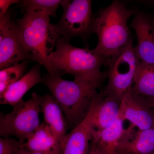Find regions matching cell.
<instances>
[{
    "mask_svg": "<svg viewBox=\"0 0 154 154\" xmlns=\"http://www.w3.org/2000/svg\"><path fill=\"white\" fill-rule=\"evenodd\" d=\"M120 111L122 117L140 130L154 128V109L144 97L131 91L121 100Z\"/></svg>",
    "mask_w": 154,
    "mask_h": 154,
    "instance_id": "ba28073f",
    "label": "cell"
},
{
    "mask_svg": "<svg viewBox=\"0 0 154 154\" xmlns=\"http://www.w3.org/2000/svg\"><path fill=\"white\" fill-rule=\"evenodd\" d=\"M61 0H23L20 7L24 13L42 12L49 17H56V12L62 2Z\"/></svg>",
    "mask_w": 154,
    "mask_h": 154,
    "instance_id": "d6986e66",
    "label": "cell"
},
{
    "mask_svg": "<svg viewBox=\"0 0 154 154\" xmlns=\"http://www.w3.org/2000/svg\"><path fill=\"white\" fill-rule=\"evenodd\" d=\"M42 80L40 66L36 65L0 96V103L1 105L14 107L23 100V96L31 88L38 83L42 82Z\"/></svg>",
    "mask_w": 154,
    "mask_h": 154,
    "instance_id": "9a60e30c",
    "label": "cell"
},
{
    "mask_svg": "<svg viewBox=\"0 0 154 154\" xmlns=\"http://www.w3.org/2000/svg\"><path fill=\"white\" fill-rule=\"evenodd\" d=\"M92 107L85 118L67 134L61 143V154H88L94 127Z\"/></svg>",
    "mask_w": 154,
    "mask_h": 154,
    "instance_id": "4fadbf2b",
    "label": "cell"
},
{
    "mask_svg": "<svg viewBox=\"0 0 154 154\" xmlns=\"http://www.w3.org/2000/svg\"><path fill=\"white\" fill-rule=\"evenodd\" d=\"M131 91L144 98H154V65L140 63Z\"/></svg>",
    "mask_w": 154,
    "mask_h": 154,
    "instance_id": "ac0fdd59",
    "label": "cell"
},
{
    "mask_svg": "<svg viewBox=\"0 0 154 154\" xmlns=\"http://www.w3.org/2000/svg\"><path fill=\"white\" fill-rule=\"evenodd\" d=\"M22 143L11 137L0 138V154H17Z\"/></svg>",
    "mask_w": 154,
    "mask_h": 154,
    "instance_id": "44dd1931",
    "label": "cell"
},
{
    "mask_svg": "<svg viewBox=\"0 0 154 154\" xmlns=\"http://www.w3.org/2000/svg\"><path fill=\"white\" fill-rule=\"evenodd\" d=\"M88 154H103L101 151L96 144L91 141L90 143V148Z\"/></svg>",
    "mask_w": 154,
    "mask_h": 154,
    "instance_id": "cb8c5ba5",
    "label": "cell"
},
{
    "mask_svg": "<svg viewBox=\"0 0 154 154\" xmlns=\"http://www.w3.org/2000/svg\"><path fill=\"white\" fill-rule=\"evenodd\" d=\"M42 83L61 108L68 128L72 130L85 118L98 94L99 86L84 81L65 80L56 73L45 75Z\"/></svg>",
    "mask_w": 154,
    "mask_h": 154,
    "instance_id": "7a4b0ae2",
    "label": "cell"
},
{
    "mask_svg": "<svg viewBox=\"0 0 154 154\" xmlns=\"http://www.w3.org/2000/svg\"><path fill=\"white\" fill-rule=\"evenodd\" d=\"M133 40L107 60L108 82L105 91L121 101L132 89L140 62L134 49Z\"/></svg>",
    "mask_w": 154,
    "mask_h": 154,
    "instance_id": "8992f818",
    "label": "cell"
},
{
    "mask_svg": "<svg viewBox=\"0 0 154 154\" xmlns=\"http://www.w3.org/2000/svg\"><path fill=\"white\" fill-rule=\"evenodd\" d=\"M16 23L30 60L43 65L49 72L47 57L60 36L51 24L49 16L44 12H27Z\"/></svg>",
    "mask_w": 154,
    "mask_h": 154,
    "instance_id": "277c9868",
    "label": "cell"
},
{
    "mask_svg": "<svg viewBox=\"0 0 154 154\" xmlns=\"http://www.w3.org/2000/svg\"><path fill=\"white\" fill-rule=\"evenodd\" d=\"M21 1L18 0H1L0 1V17L6 14L11 5L18 4Z\"/></svg>",
    "mask_w": 154,
    "mask_h": 154,
    "instance_id": "603a6c76",
    "label": "cell"
},
{
    "mask_svg": "<svg viewBox=\"0 0 154 154\" xmlns=\"http://www.w3.org/2000/svg\"><path fill=\"white\" fill-rule=\"evenodd\" d=\"M21 147L29 151L47 154H61L59 140L45 122H42Z\"/></svg>",
    "mask_w": 154,
    "mask_h": 154,
    "instance_id": "5bb4252c",
    "label": "cell"
},
{
    "mask_svg": "<svg viewBox=\"0 0 154 154\" xmlns=\"http://www.w3.org/2000/svg\"><path fill=\"white\" fill-rule=\"evenodd\" d=\"M146 99L149 105L154 109V98H146Z\"/></svg>",
    "mask_w": 154,
    "mask_h": 154,
    "instance_id": "484cf974",
    "label": "cell"
},
{
    "mask_svg": "<svg viewBox=\"0 0 154 154\" xmlns=\"http://www.w3.org/2000/svg\"><path fill=\"white\" fill-rule=\"evenodd\" d=\"M40 106L44 116V122L49 126L61 143L67 134L68 128L63 111L55 99L49 94L42 96Z\"/></svg>",
    "mask_w": 154,
    "mask_h": 154,
    "instance_id": "2e32d148",
    "label": "cell"
},
{
    "mask_svg": "<svg viewBox=\"0 0 154 154\" xmlns=\"http://www.w3.org/2000/svg\"><path fill=\"white\" fill-rule=\"evenodd\" d=\"M17 154H47L37 152H33L29 151L22 147L20 148L17 151Z\"/></svg>",
    "mask_w": 154,
    "mask_h": 154,
    "instance_id": "d4e9b609",
    "label": "cell"
},
{
    "mask_svg": "<svg viewBox=\"0 0 154 154\" xmlns=\"http://www.w3.org/2000/svg\"><path fill=\"white\" fill-rule=\"evenodd\" d=\"M11 11L8 10L5 14L0 17V39L5 36L11 29L13 22L11 19Z\"/></svg>",
    "mask_w": 154,
    "mask_h": 154,
    "instance_id": "7402d4cb",
    "label": "cell"
},
{
    "mask_svg": "<svg viewBox=\"0 0 154 154\" xmlns=\"http://www.w3.org/2000/svg\"><path fill=\"white\" fill-rule=\"evenodd\" d=\"M153 24L154 26V22H153Z\"/></svg>",
    "mask_w": 154,
    "mask_h": 154,
    "instance_id": "4316f807",
    "label": "cell"
},
{
    "mask_svg": "<svg viewBox=\"0 0 154 154\" xmlns=\"http://www.w3.org/2000/svg\"><path fill=\"white\" fill-rule=\"evenodd\" d=\"M29 61L25 60L17 65L0 71V96L3 95L12 85L23 77Z\"/></svg>",
    "mask_w": 154,
    "mask_h": 154,
    "instance_id": "ffe728a7",
    "label": "cell"
},
{
    "mask_svg": "<svg viewBox=\"0 0 154 154\" xmlns=\"http://www.w3.org/2000/svg\"><path fill=\"white\" fill-rule=\"evenodd\" d=\"M131 125L119 142L117 154H154V128L135 130Z\"/></svg>",
    "mask_w": 154,
    "mask_h": 154,
    "instance_id": "30bf717a",
    "label": "cell"
},
{
    "mask_svg": "<svg viewBox=\"0 0 154 154\" xmlns=\"http://www.w3.org/2000/svg\"><path fill=\"white\" fill-rule=\"evenodd\" d=\"M131 27L135 32L137 45L134 48L140 61L154 65V26L153 22L141 12H134Z\"/></svg>",
    "mask_w": 154,
    "mask_h": 154,
    "instance_id": "9c48e42d",
    "label": "cell"
},
{
    "mask_svg": "<svg viewBox=\"0 0 154 154\" xmlns=\"http://www.w3.org/2000/svg\"><path fill=\"white\" fill-rule=\"evenodd\" d=\"M124 121L120 111L118 119L110 126L101 130H93L91 140L103 154H117L119 142L125 130Z\"/></svg>",
    "mask_w": 154,
    "mask_h": 154,
    "instance_id": "e0dca14e",
    "label": "cell"
},
{
    "mask_svg": "<svg viewBox=\"0 0 154 154\" xmlns=\"http://www.w3.org/2000/svg\"><path fill=\"white\" fill-rule=\"evenodd\" d=\"M134 13L119 1L99 11L94 24L98 38L94 51L107 60L132 41L128 22Z\"/></svg>",
    "mask_w": 154,
    "mask_h": 154,
    "instance_id": "3957f363",
    "label": "cell"
},
{
    "mask_svg": "<svg viewBox=\"0 0 154 154\" xmlns=\"http://www.w3.org/2000/svg\"><path fill=\"white\" fill-rule=\"evenodd\" d=\"M92 1H63L62 17L57 23L53 24L57 33L70 42L74 37L85 39L94 33L96 18L93 15Z\"/></svg>",
    "mask_w": 154,
    "mask_h": 154,
    "instance_id": "52a82bcc",
    "label": "cell"
},
{
    "mask_svg": "<svg viewBox=\"0 0 154 154\" xmlns=\"http://www.w3.org/2000/svg\"><path fill=\"white\" fill-rule=\"evenodd\" d=\"M121 102L105 90L98 94L92 105V123L94 129L106 128L118 119Z\"/></svg>",
    "mask_w": 154,
    "mask_h": 154,
    "instance_id": "7c38bea8",
    "label": "cell"
},
{
    "mask_svg": "<svg viewBox=\"0 0 154 154\" xmlns=\"http://www.w3.org/2000/svg\"><path fill=\"white\" fill-rule=\"evenodd\" d=\"M42 96L33 93L27 101L22 100L14 106L10 113L0 116V135L15 137L22 143L39 126V113Z\"/></svg>",
    "mask_w": 154,
    "mask_h": 154,
    "instance_id": "5b68a950",
    "label": "cell"
},
{
    "mask_svg": "<svg viewBox=\"0 0 154 154\" xmlns=\"http://www.w3.org/2000/svg\"><path fill=\"white\" fill-rule=\"evenodd\" d=\"M25 60L30 61L28 52L20 36L16 22L0 39L1 70L17 65Z\"/></svg>",
    "mask_w": 154,
    "mask_h": 154,
    "instance_id": "8fae6325",
    "label": "cell"
},
{
    "mask_svg": "<svg viewBox=\"0 0 154 154\" xmlns=\"http://www.w3.org/2000/svg\"><path fill=\"white\" fill-rule=\"evenodd\" d=\"M55 48L47 57L50 68L48 73L67 74L74 77L75 81L89 82L99 87L107 77V73L101 71L107 59L94 49L75 47L60 36Z\"/></svg>",
    "mask_w": 154,
    "mask_h": 154,
    "instance_id": "6da1fadb",
    "label": "cell"
}]
</instances>
